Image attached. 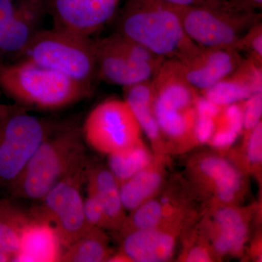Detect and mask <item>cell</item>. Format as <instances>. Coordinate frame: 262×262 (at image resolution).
Masks as SVG:
<instances>
[{
	"label": "cell",
	"instance_id": "f1b7e54d",
	"mask_svg": "<svg viewBox=\"0 0 262 262\" xmlns=\"http://www.w3.org/2000/svg\"><path fill=\"white\" fill-rule=\"evenodd\" d=\"M201 237L202 242H199L198 244L189 248L182 256V261L206 262L213 261L214 259H216L206 239L202 235Z\"/></svg>",
	"mask_w": 262,
	"mask_h": 262
},
{
	"label": "cell",
	"instance_id": "8992f818",
	"mask_svg": "<svg viewBox=\"0 0 262 262\" xmlns=\"http://www.w3.org/2000/svg\"><path fill=\"white\" fill-rule=\"evenodd\" d=\"M28 60L92 88L97 77L94 41L62 29H41L18 60Z\"/></svg>",
	"mask_w": 262,
	"mask_h": 262
},
{
	"label": "cell",
	"instance_id": "e575fe53",
	"mask_svg": "<svg viewBox=\"0 0 262 262\" xmlns=\"http://www.w3.org/2000/svg\"><path fill=\"white\" fill-rule=\"evenodd\" d=\"M12 261V256L8 253L0 251V262Z\"/></svg>",
	"mask_w": 262,
	"mask_h": 262
},
{
	"label": "cell",
	"instance_id": "7a4b0ae2",
	"mask_svg": "<svg viewBox=\"0 0 262 262\" xmlns=\"http://www.w3.org/2000/svg\"><path fill=\"white\" fill-rule=\"evenodd\" d=\"M88 158L81 127L61 123L42 141L7 192L13 198L40 201Z\"/></svg>",
	"mask_w": 262,
	"mask_h": 262
},
{
	"label": "cell",
	"instance_id": "836d02e7",
	"mask_svg": "<svg viewBox=\"0 0 262 262\" xmlns=\"http://www.w3.org/2000/svg\"><path fill=\"white\" fill-rule=\"evenodd\" d=\"M242 1L253 8H261L262 0H242Z\"/></svg>",
	"mask_w": 262,
	"mask_h": 262
},
{
	"label": "cell",
	"instance_id": "8fae6325",
	"mask_svg": "<svg viewBox=\"0 0 262 262\" xmlns=\"http://www.w3.org/2000/svg\"><path fill=\"white\" fill-rule=\"evenodd\" d=\"M187 186L194 198L207 207L238 205L247 191L242 172L233 164L215 155H201L187 165Z\"/></svg>",
	"mask_w": 262,
	"mask_h": 262
},
{
	"label": "cell",
	"instance_id": "7402d4cb",
	"mask_svg": "<svg viewBox=\"0 0 262 262\" xmlns=\"http://www.w3.org/2000/svg\"><path fill=\"white\" fill-rule=\"evenodd\" d=\"M113 254L103 229L91 227L82 237L63 250L60 261H108Z\"/></svg>",
	"mask_w": 262,
	"mask_h": 262
},
{
	"label": "cell",
	"instance_id": "9c48e42d",
	"mask_svg": "<svg viewBox=\"0 0 262 262\" xmlns=\"http://www.w3.org/2000/svg\"><path fill=\"white\" fill-rule=\"evenodd\" d=\"M94 47L98 78L123 88L152 78L165 60L118 33Z\"/></svg>",
	"mask_w": 262,
	"mask_h": 262
},
{
	"label": "cell",
	"instance_id": "1f68e13d",
	"mask_svg": "<svg viewBox=\"0 0 262 262\" xmlns=\"http://www.w3.org/2000/svg\"><path fill=\"white\" fill-rule=\"evenodd\" d=\"M167 3L180 7H191L203 4L209 0H163Z\"/></svg>",
	"mask_w": 262,
	"mask_h": 262
},
{
	"label": "cell",
	"instance_id": "603a6c76",
	"mask_svg": "<svg viewBox=\"0 0 262 262\" xmlns=\"http://www.w3.org/2000/svg\"><path fill=\"white\" fill-rule=\"evenodd\" d=\"M108 168L119 185L152 163L154 155L141 140L134 145L108 155Z\"/></svg>",
	"mask_w": 262,
	"mask_h": 262
},
{
	"label": "cell",
	"instance_id": "4316f807",
	"mask_svg": "<svg viewBox=\"0 0 262 262\" xmlns=\"http://www.w3.org/2000/svg\"><path fill=\"white\" fill-rule=\"evenodd\" d=\"M84 213L89 225L108 230L107 220L103 207L96 194L88 189L87 196L84 200Z\"/></svg>",
	"mask_w": 262,
	"mask_h": 262
},
{
	"label": "cell",
	"instance_id": "277c9868",
	"mask_svg": "<svg viewBox=\"0 0 262 262\" xmlns=\"http://www.w3.org/2000/svg\"><path fill=\"white\" fill-rule=\"evenodd\" d=\"M92 89L28 60L0 63V91L24 108L61 110L89 97Z\"/></svg>",
	"mask_w": 262,
	"mask_h": 262
},
{
	"label": "cell",
	"instance_id": "ac0fdd59",
	"mask_svg": "<svg viewBox=\"0 0 262 262\" xmlns=\"http://www.w3.org/2000/svg\"><path fill=\"white\" fill-rule=\"evenodd\" d=\"M20 246L12 261H60L63 249L56 230L47 221L29 211Z\"/></svg>",
	"mask_w": 262,
	"mask_h": 262
},
{
	"label": "cell",
	"instance_id": "44dd1931",
	"mask_svg": "<svg viewBox=\"0 0 262 262\" xmlns=\"http://www.w3.org/2000/svg\"><path fill=\"white\" fill-rule=\"evenodd\" d=\"M167 155L154 156L152 163L120 185L122 205L132 211L159 194L165 183Z\"/></svg>",
	"mask_w": 262,
	"mask_h": 262
},
{
	"label": "cell",
	"instance_id": "d6986e66",
	"mask_svg": "<svg viewBox=\"0 0 262 262\" xmlns=\"http://www.w3.org/2000/svg\"><path fill=\"white\" fill-rule=\"evenodd\" d=\"M85 184L88 190L96 194L103 207L107 220L108 230L118 233L127 215L116 179L106 167L91 163L88 169Z\"/></svg>",
	"mask_w": 262,
	"mask_h": 262
},
{
	"label": "cell",
	"instance_id": "484cf974",
	"mask_svg": "<svg viewBox=\"0 0 262 262\" xmlns=\"http://www.w3.org/2000/svg\"><path fill=\"white\" fill-rule=\"evenodd\" d=\"M246 141L247 162L253 172L261 173L262 163V122L261 121L250 132Z\"/></svg>",
	"mask_w": 262,
	"mask_h": 262
},
{
	"label": "cell",
	"instance_id": "ba28073f",
	"mask_svg": "<svg viewBox=\"0 0 262 262\" xmlns=\"http://www.w3.org/2000/svg\"><path fill=\"white\" fill-rule=\"evenodd\" d=\"M91 161L88 158L75 171L57 184L30 211L47 221L56 230L63 249L84 235L93 226L84 217L81 189Z\"/></svg>",
	"mask_w": 262,
	"mask_h": 262
},
{
	"label": "cell",
	"instance_id": "5b68a950",
	"mask_svg": "<svg viewBox=\"0 0 262 262\" xmlns=\"http://www.w3.org/2000/svg\"><path fill=\"white\" fill-rule=\"evenodd\" d=\"M254 9L242 0H209L182 7V25L188 37L201 47L236 51L243 36L261 21V14Z\"/></svg>",
	"mask_w": 262,
	"mask_h": 262
},
{
	"label": "cell",
	"instance_id": "e0dca14e",
	"mask_svg": "<svg viewBox=\"0 0 262 262\" xmlns=\"http://www.w3.org/2000/svg\"><path fill=\"white\" fill-rule=\"evenodd\" d=\"M251 58L244 60L237 70L206 90L200 91L205 99L220 107L246 101L261 93V67Z\"/></svg>",
	"mask_w": 262,
	"mask_h": 262
},
{
	"label": "cell",
	"instance_id": "52a82bcc",
	"mask_svg": "<svg viewBox=\"0 0 262 262\" xmlns=\"http://www.w3.org/2000/svg\"><path fill=\"white\" fill-rule=\"evenodd\" d=\"M52 120L16 110L0 120V189L16 182L43 141L59 126Z\"/></svg>",
	"mask_w": 262,
	"mask_h": 262
},
{
	"label": "cell",
	"instance_id": "cb8c5ba5",
	"mask_svg": "<svg viewBox=\"0 0 262 262\" xmlns=\"http://www.w3.org/2000/svg\"><path fill=\"white\" fill-rule=\"evenodd\" d=\"M29 216V211H24L9 200H0V251L10 255L12 261Z\"/></svg>",
	"mask_w": 262,
	"mask_h": 262
},
{
	"label": "cell",
	"instance_id": "7c38bea8",
	"mask_svg": "<svg viewBox=\"0 0 262 262\" xmlns=\"http://www.w3.org/2000/svg\"><path fill=\"white\" fill-rule=\"evenodd\" d=\"M252 213L238 205L208 208L200 230L216 259L244 253Z\"/></svg>",
	"mask_w": 262,
	"mask_h": 262
},
{
	"label": "cell",
	"instance_id": "f546056e",
	"mask_svg": "<svg viewBox=\"0 0 262 262\" xmlns=\"http://www.w3.org/2000/svg\"><path fill=\"white\" fill-rule=\"evenodd\" d=\"M239 134L231 129L225 127H215L209 144L219 149H228L234 144Z\"/></svg>",
	"mask_w": 262,
	"mask_h": 262
},
{
	"label": "cell",
	"instance_id": "83f0119b",
	"mask_svg": "<svg viewBox=\"0 0 262 262\" xmlns=\"http://www.w3.org/2000/svg\"><path fill=\"white\" fill-rule=\"evenodd\" d=\"M244 130L246 138L251 130L261 121L262 92L253 95L244 103Z\"/></svg>",
	"mask_w": 262,
	"mask_h": 262
},
{
	"label": "cell",
	"instance_id": "d4e9b609",
	"mask_svg": "<svg viewBox=\"0 0 262 262\" xmlns=\"http://www.w3.org/2000/svg\"><path fill=\"white\" fill-rule=\"evenodd\" d=\"M236 51H244L249 54L248 58L258 64L262 65V25L259 21L249 29L239 39Z\"/></svg>",
	"mask_w": 262,
	"mask_h": 262
},
{
	"label": "cell",
	"instance_id": "30bf717a",
	"mask_svg": "<svg viewBox=\"0 0 262 262\" xmlns=\"http://www.w3.org/2000/svg\"><path fill=\"white\" fill-rule=\"evenodd\" d=\"M81 130L86 145L103 155L113 154L142 140V130L125 100L99 103L86 117Z\"/></svg>",
	"mask_w": 262,
	"mask_h": 262
},
{
	"label": "cell",
	"instance_id": "d6a6232c",
	"mask_svg": "<svg viewBox=\"0 0 262 262\" xmlns=\"http://www.w3.org/2000/svg\"><path fill=\"white\" fill-rule=\"evenodd\" d=\"M18 106V105L15 104V103L13 105H8L0 102V120L4 118L8 114L14 111Z\"/></svg>",
	"mask_w": 262,
	"mask_h": 262
},
{
	"label": "cell",
	"instance_id": "2e32d148",
	"mask_svg": "<svg viewBox=\"0 0 262 262\" xmlns=\"http://www.w3.org/2000/svg\"><path fill=\"white\" fill-rule=\"evenodd\" d=\"M44 13L43 0H22L16 3L0 42V63L18 61L41 30Z\"/></svg>",
	"mask_w": 262,
	"mask_h": 262
},
{
	"label": "cell",
	"instance_id": "ffe728a7",
	"mask_svg": "<svg viewBox=\"0 0 262 262\" xmlns=\"http://www.w3.org/2000/svg\"><path fill=\"white\" fill-rule=\"evenodd\" d=\"M123 92L124 100L151 142L154 156L168 155L165 141L155 115L151 79L124 87Z\"/></svg>",
	"mask_w": 262,
	"mask_h": 262
},
{
	"label": "cell",
	"instance_id": "5bb4252c",
	"mask_svg": "<svg viewBox=\"0 0 262 262\" xmlns=\"http://www.w3.org/2000/svg\"><path fill=\"white\" fill-rule=\"evenodd\" d=\"M119 0H53L56 28L89 37L113 18Z\"/></svg>",
	"mask_w": 262,
	"mask_h": 262
},
{
	"label": "cell",
	"instance_id": "9a60e30c",
	"mask_svg": "<svg viewBox=\"0 0 262 262\" xmlns=\"http://www.w3.org/2000/svg\"><path fill=\"white\" fill-rule=\"evenodd\" d=\"M243 61L235 50L198 46L192 54L179 62L188 82L201 91L231 75Z\"/></svg>",
	"mask_w": 262,
	"mask_h": 262
},
{
	"label": "cell",
	"instance_id": "6da1fadb",
	"mask_svg": "<svg viewBox=\"0 0 262 262\" xmlns=\"http://www.w3.org/2000/svg\"><path fill=\"white\" fill-rule=\"evenodd\" d=\"M182 7L163 0H128L117 32L164 59L182 61L198 48L183 27Z\"/></svg>",
	"mask_w": 262,
	"mask_h": 262
},
{
	"label": "cell",
	"instance_id": "3957f363",
	"mask_svg": "<svg viewBox=\"0 0 262 262\" xmlns=\"http://www.w3.org/2000/svg\"><path fill=\"white\" fill-rule=\"evenodd\" d=\"M153 107L167 154L196 145L198 90L189 83L177 60L165 59L151 78Z\"/></svg>",
	"mask_w": 262,
	"mask_h": 262
},
{
	"label": "cell",
	"instance_id": "4dcf8cb0",
	"mask_svg": "<svg viewBox=\"0 0 262 262\" xmlns=\"http://www.w3.org/2000/svg\"><path fill=\"white\" fill-rule=\"evenodd\" d=\"M15 0H0V42L15 11Z\"/></svg>",
	"mask_w": 262,
	"mask_h": 262
},
{
	"label": "cell",
	"instance_id": "4fadbf2b",
	"mask_svg": "<svg viewBox=\"0 0 262 262\" xmlns=\"http://www.w3.org/2000/svg\"><path fill=\"white\" fill-rule=\"evenodd\" d=\"M190 220L183 219L157 228L128 232L121 237L120 252L132 262L170 261L179 237Z\"/></svg>",
	"mask_w": 262,
	"mask_h": 262
}]
</instances>
